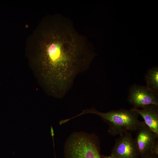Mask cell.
<instances>
[{"instance_id": "1", "label": "cell", "mask_w": 158, "mask_h": 158, "mask_svg": "<svg viewBox=\"0 0 158 158\" xmlns=\"http://www.w3.org/2000/svg\"><path fill=\"white\" fill-rule=\"evenodd\" d=\"M26 46L45 88L59 98L66 95L76 76L88 68L96 56L91 42L69 18L60 14L44 18Z\"/></svg>"}, {"instance_id": "2", "label": "cell", "mask_w": 158, "mask_h": 158, "mask_svg": "<svg viewBox=\"0 0 158 158\" xmlns=\"http://www.w3.org/2000/svg\"><path fill=\"white\" fill-rule=\"evenodd\" d=\"M87 114H92L100 117L109 126L108 132L113 136L137 131L145 123L138 118L139 114L130 110L120 109L106 112L99 111L93 107L83 110L76 117Z\"/></svg>"}, {"instance_id": "3", "label": "cell", "mask_w": 158, "mask_h": 158, "mask_svg": "<svg viewBox=\"0 0 158 158\" xmlns=\"http://www.w3.org/2000/svg\"><path fill=\"white\" fill-rule=\"evenodd\" d=\"M100 142L94 133L83 132L71 134L66 140L64 148L65 158H102Z\"/></svg>"}, {"instance_id": "4", "label": "cell", "mask_w": 158, "mask_h": 158, "mask_svg": "<svg viewBox=\"0 0 158 158\" xmlns=\"http://www.w3.org/2000/svg\"><path fill=\"white\" fill-rule=\"evenodd\" d=\"M128 100L134 107L138 108L151 105H158V94L146 86L135 85L129 89Z\"/></svg>"}, {"instance_id": "5", "label": "cell", "mask_w": 158, "mask_h": 158, "mask_svg": "<svg viewBox=\"0 0 158 158\" xmlns=\"http://www.w3.org/2000/svg\"><path fill=\"white\" fill-rule=\"evenodd\" d=\"M110 155L118 158L139 157L131 133H124L116 140Z\"/></svg>"}, {"instance_id": "6", "label": "cell", "mask_w": 158, "mask_h": 158, "mask_svg": "<svg viewBox=\"0 0 158 158\" xmlns=\"http://www.w3.org/2000/svg\"><path fill=\"white\" fill-rule=\"evenodd\" d=\"M158 136L145 123L137 130L135 141L139 157L151 154L152 147Z\"/></svg>"}, {"instance_id": "7", "label": "cell", "mask_w": 158, "mask_h": 158, "mask_svg": "<svg viewBox=\"0 0 158 158\" xmlns=\"http://www.w3.org/2000/svg\"><path fill=\"white\" fill-rule=\"evenodd\" d=\"M130 110L140 115L145 125L158 136V105H151L141 109L133 107Z\"/></svg>"}, {"instance_id": "8", "label": "cell", "mask_w": 158, "mask_h": 158, "mask_svg": "<svg viewBox=\"0 0 158 158\" xmlns=\"http://www.w3.org/2000/svg\"><path fill=\"white\" fill-rule=\"evenodd\" d=\"M146 87L158 94V68L153 67L149 69L145 76Z\"/></svg>"}, {"instance_id": "9", "label": "cell", "mask_w": 158, "mask_h": 158, "mask_svg": "<svg viewBox=\"0 0 158 158\" xmlns=\"http://www.w3.org/2000/svg\"><path fill=\"white\" fill-rule=\"evenodd\" d=\"M151 154L158 156V140H156L154 144L151 152Z\"/></svg>"}, {"instance_id": "10", "label": "cell", "mask_w": 158, "mask_h": 158, "mask_svg": "<svg viewBox=\"0 0 158 158\" xmlns=\"http://www.w3.org/2000/svg\"><path fill=\"white\" fill-rule=\"evenodd\" d=\"M139 158H158V156L150 154L141 157H139Z\"/></svg>"}, {"instance_id": "11", "label": "cell", "mask_w": 158, "mask_h": 158, "mask_svg": "<svg viewBox=\"0 0 158 158\" xmlns=\"http://www.w3.org/2000/svg\"><path fill=\"white\" fill-rule=\"evenodd\" d=\"M102 158H118L111 155L107 156L103 155H102Z\"/></svg>"}]
</instances>
